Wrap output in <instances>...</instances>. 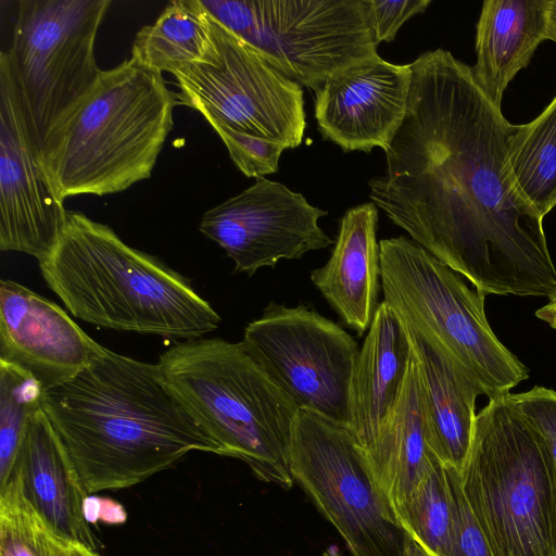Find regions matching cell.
I'll return each mask as SVG.
<instances>
[{
	"label": "cell",
	"mask_w": 556,
	"mask_h": 556,
	"mask_svg": "<svg viewBox=\"0 0 556 556\" xmlns=\"http://www.w3.org/2000/svg\"><path fill=\"white\" fill-rule=\"evenodd\" d=\"M242 342L299 408L349 426L359 350L342 327L306 305L271 301L248 324Z\"/></svg>",
	"instance_id": "cell-12"
},
{
	"label": "cell",
	"mask_w": 556,
	"mask_h": 556,
	"mask_svg": "<svg viewBox=\"0 0 556 556\" xmlns=\"http://www.w3.org/2000/svg\"><path fill=\"white\" fill-rule=\"evenodd\" d=\"M42 395L30 374L0 361V489L14 470L30 417L42 408Z\"/></svg>",
	"instance_id": "cell-26"
},
{
	"label": "cell",
	"mask_w": 556,
	"mask_h": 556,
	"mask_svg": "<svg viewBox=\"0 0 556 556\" xmlns=\"http://www.w3.org/2000/svg\"><path fill=\"white\" fill-rule=\"evenodd\" d=\"M413 349L400 316L379 303L359 350L350 388L349 428L362 454L374 443L402 394Z\"/></svg>",
	"instance_id": "cell-17"
},
{
	"label": "cell",
	"mask_w": 556,
	"mask_h": 556,
	"mask_svg": "<svg viewBox=\"0 0 556 556\" xmlns=\"http://www.w3.org/2000/svg\"><path fill=\"white\" fill-rule=\"evenodd\" d=\"M212 127L224 142L235 165L244 176L260 178L278 170L279 159L287 150L282 143L220 125Z\"/></svg>",
	"instance_id": "cell-28"
},
{
	"label": "cell",
	"mask_w": 556,
	"mask_h": 556,
	"mask_svg": "<svg viewBox=\"0 0 556 556\" xmlns=\"http://www.w3.org/2000/svg\"><path fill=\"white\" fill-rule=\"evenodd\" d=\"M156 364L219 455L242 460L261 481L292 488L289 447L299 407L242 341H184Z\"/></svg>",
	"instance_id": "cell-4"
},
{
	"label": "cell",
	"mask_w": 556,
	"mask_h": 556,
	"mask_svg": "<svg viewBox=\"0 0 556 556\" xmlns=\"http://www.w3.org/2000/svg\"><path fill=\"white\" fill-rule=\"evenodd\" d=\"M362 456L374 482L396 515L440 460L428 441L424 396L414 354L395 408Z\"/></svg>",
	"instance_id": "cell-22"
},
{
	"label": "cell",
	"mask_w": 556,
	"mask_h": 556,
	"mask_svg": "<svg viewBox=\"0 0 556 556\" xmlns=\"http://www.w3.org/2000/svg\"><path fill=\"white\" fill-rule=\"evenodd\" d=\"M404 325L419 371L429 445L443 465L462 471L472 441L476 399L484 392L433 339Z\"/></svg>",
	"instance_id": "cell-20"
},
{
	"label": "cell",
	"mask_w": 556,
	"mask_h": 556,
	"mask_svg": "<svg viewBox=\"0 0 556 556\" xmlns=\"http://www.w3.org/2000/svg\"><path fill=\"white\" fill-rule=\"evenodd\" d=\"M14 468L26 498L49 527L96 549L86 509L88 494L42 408L29 419Z\"/></svg>",
	"instance_id": "cell-18"
},
{
	"label": "cell",
	"mask_w": 556,
	"mask_h": 556,
	"mask_svg": "<svg viewBox=\"0 0 556 556\" xmlns=\"http://www.w3.org/2000/svg\"><path fill=\"white\" fill-rule=\"evenodd\" d=\"M397 517L430 556H450L452 504L445 467L440 460L418 483Z\"/></svg>",
	"instance_id": "cell-25"
},
{
	"label": "cell",
	"mask_w": 556,
	"mask_h": 556,
	"mask_svg": "<svg viewBox=\"0 0 556 556\" xmlns=\"http://www.w3.org/2000/svg\"><path fill=\"white\" fill-rule=\"evenodd\" d=\"M111 0H22L9 70L30 141L41 157L55 134L100 81L97 33Z\"/></svg>",
	"instance_id": "cell-8"
},
{
	"label": "cell",
	"mask_w": 556,
	"mask_h": 556,
	"mask_svg": "<svg viewBox=\"0 0 556 556\" xmlns=\"http://www.w3.org/2000/svg\"><path fill=\"white\" fill-rule=\"evenodd\" d=\"M56 535L26 498L14 468L0 489V556H49Z\"/></svg>",
	"instance_id": "cell-27"
},
{
	"label": "cell",
	"mask_w": 556,
	"mask_h": 556,
	"mask_svg": "<svg viewBox=\"0 0 556 556\" xmlns=\"http://www.w3.org/2000/svg\"><path fill=\"white\" fill-rule=\"evenodd\" d=\"M102 349L54 302L0 281V361L30 374L43 392L72 380Z\"/></svg>",
	"instance_id": "cell-16"
},
{
	"label": "cell",
	"mask_w": 556,
	"mask_h": 556,
	"mask_svg": "<svg viewBox=\"0 0 556 556\" xmlns=\"http://www.w3.org/2000/svg\"><path fill=\"white\" fill-rule=\"evenodd\" d=\"M64 201L54 193L0 59V249L39 261L58 243L66 223Z\"/></svg>",
	"instance_id": "cell-14"
},
{
	"label": "cell",
	"mask_w": 556,
	"mask_h": 556,
	"mask_svg": "<svg viewBox=\"0 0 556 556\" xmlns=\"http://www.w3.org/2000/svg\"><path fill=\"white\" fill-rule=\"evenodd\" d=\"M323 556H343L337 546L331 545L324 551Z\"/></svg>",
	"instance_id": "cell-35"
},
{
	"label": "cell",
	"mask_w": 556,
	"mask_h": 556,
	"mask_svg": "<svg viewBox=\"0 0 556 556\" xmlns=\"http://www.w3.org/2000/svg\"><path fill=\"white\" fill-rule=\"evenodd\" d=\"M378 207L374 202L349 208L342 216L328 262L311 271V280L358 334L369 329L381 287Z\"/></svg>",
	"instance_id": "cell-19"
},
{
	"label": "cell",
	"mask_w": 556,
	"mask_h": 556,
	"mask_svg": "<svg viewBox=\"0 0 556 556\" xmlns=\"http://www.w3.org/2000/svg\"><path fill=\"white\" fill-rule=\"evenodd\" d=\"M220 62L178 71L177 103L202 114L211 126L298 148L306 119L303 87L265 55L216 21Z\"/></svg>",
	"instance_id": "cell-11"
},
{
	"label": "cell",
	"mask_w": 556,
	"mask_h": 556,
	"mask_svg": "<svg viewBox=\"0 0 556 556\" xmlns=\"http://www.w3.org/2000/svg\"><path fill=\"white\" fill-rule=\"evenodd\" d=\"M52 556H101L94 548L84 543L62 539L54 548Z\"/></svg>",
	"instance_id": "cell-32"
},
{
	"label": "cell",
	"mask_w": 556,
	"mask_h": 556,
	"mask_svg": "<svg viewBox=\"0 0 556 556\" xmlns=\"http://www.w3.org/2000/svg\"><path fill=\"white\" fill-rule=\"evenodd\" d=\"M410 80V63L378 53L334 72L316 91L318 130L343 151H386L405 117Z\"/></svg>",
	"instance_id": "cell-15"
},
{
	"label": "cell",
	"mask_w": 556,
	"mask_h": 556,
	"mask_svg": "<svg viewBox=\"0 0 556 556\" xmlns=\"http://www.w3.org/2000/svg\"><path fill=\"white\" fill-rule=\"evenodd\" d=\"M405 556H430L426 549L415 541L410 535L407 542Z\"/></svg>",
	"instance_id": "cell-34"
},
{
	"label": "cell",
	"mask_w": 556,
	"mask_h": 556,
	"mask_svg": "<svg viewBox=\"0 0 556 556\" xmlns=\"http://www.w3.org/2000/svg\"><path fill=\"white\" fill-rule=\"evenodd\" d=\"M327 215L303 194L266 179L206 211L200 231L222 247L235 263V273L255 274L280 260L301 258L327 248L333 240L319 227Z\"/></svg>",
	"instance_id": "cell-13"
},
{
	"label": "cell",
	"mask_w": 556,
	"mask_h": 556,
	"mask_svg": "<svg viewBox=\"0 0 556 556\" xmlns=\"http://www.w3.org/2000/svg\"><path fill=\"white\" fill-rule=\"evenodd\" d=\"M131 58L172 75L194 65L217 66L220 53L216 20L201 0H174L153 24L137 33Z\"/></svg>",
	"instance_id": "cell-23"
},
{
	"label": "cell",
	"mask_w": 556,
	"mask_h": 556,
	"mask_svg": "<svg viewBox=\"0 0 556 556\" xmlns=\"http://www.w3.org/2000/svg\"><path fill=\"white\" fill-rule=\"evenodd\" d=\"M551 0H486L477 24L476 85L501 109L504 91L548 39Z\"/></svg>",
	"instance_id": "cell-21"
},
{
	"label": "cell",
	"mask_w": 556,
	"mask_h": 556,
	"mask_svg": "<svg viewBox=\"0 0 556 556\" xmlns=\"http://www.w3.org/2000/svg\"><path fill=\"white\" fill-rule=\"evenodd\" d=\"M289 468L351 556H405L409 534L374 482L350 428L299 408Z\"/></svg>",
	"instance_id": "cell-10"
},
{
	"label": "cell",
	"mask_w": 556,
	"mask_h": 556,
	"mask_svg": "<svg viewBox=\"0 0 556 556\" xmlns=\"http://www.w3.org/2000/svg\"><path fill=\"white\" fill-rule=\"evenodd\" d=\"M42 409L88 495L134 486L192 451L219 455L165 386L157 364L103 346Z\"/></svg>",
	"instance_id": "cell-2"
},
{
	"label": "cell",
	"mask_w": 556,
	"mask_h": 556,
	"mask_svg": "<svg viewBox=\"0 0 556 556\" xmlns=\"http://www.w3.org/2000/svg\"><path fill=\"white\" fill-rule=\"evenodd\" d=\"M452 504L450 556H492L482 530L465 496L460 471L445 466Z\"/></svg>",
	"instance_id": "cell-29"
},
{
	"label": "cell",
	"mask_w": 556,
	"mask_h": 556,
	"mask_svg": "<svg viewBox=\"0 0 556 556\" xmlns=\"http://www.w3.org/2000/svg\"><path fill=\"white\" fill-rule=\"evenodd\" d=\"M549 301L546 305L539 308L535 313L536 317L549 324L556 329V290L548 296Z\"/></svg>",
	"instance_id": "cell-33"
},
{
	"label": "cell",
	"mask_w": 556,
	"mask_h": 556,
	"mask_svg": "<svg viewBox=\"0 0 556 556\" xmlns=\"http://www.w3.org/2000/svg\"><path fill=\"white\" fill-rule=\"evenodd\" d=\"M492 556H556V488L544 441L510 393L475 420L460 471Z\"/></svg>",
	"instance_id": "cell-6"
},
{
	"label": "cell",
	"mask_w": 556,
	"mask_h": 556,
	"mask_svg": "<svg viewBox=\"0 0 556 556\" xmlns=\"http://www.w3.org/2000/svg\"><path fill=\"white\" fill-rule=\"evenodd\" d=\"M508 163L518 192L543 218L556 206V97L532 122L515 125Z\"/></svg>",
	"instance_id": "cell-24"
},
{
	"label": "cell",
	"mask_w": 556,
	"mask_h": 556,
	"mask_svg": "<svg viewBox=\"0 0 556 556\" xmlns=\"http://www.w3.org/2000/svg\"><path fill=\"white\" fill-rule=\"evenodd\" d=\"M176 104L162 73L131 56L103 71L41 157L56 197L118 193L150 178Z\"/></svg>",
	"instance_id": "cell-5"
},
{
	"label": "cell",
	"mask_w": 556,
	"mask_h": 556,
	"mask_svg": "<svg viewBox=\"0 0 556 556\" xmlns=\"http://www.w3.org/2000/svg\"><path fill=\"white\" fill-rule=\"evenodd\" d=\"M510 396L542 437L556 488V391L534 387L527 392L510 394Z\"/></svg>",
	"instance_id": "cell-30"
},
{
	"label": "cell",
	"mask_w": 556,
	"mask_h": 556,
	"mask_svg": "<svg viewBox=\"0 0 556 556\" xmlns=\"http://www.w3.org/2000/svg\"><path fill=\"white\" fill-rule=\"evenodd\" d=\"M38 263L72 315L91 325L182 342L219 326L186 277L81 212L67 211L58 243Z\"/></svg>",
	"instance_id": "cell-3"
},
{
	"label": "cell",
	"mask_w": 556,
	"mask_h": 556,
	"mask_svg": "<svg viewBox=\"0 0 556 556\" xmlns=\"http://www.w3.org/2000/svg\"><path fill=\"white\" fill-rule=\"evenodd\" d=\"M379 248L383 302L443 348L489 400L509 394L529 377L491 329L485 295L412 239H382Z\"/></svg>",
	"instance_id": "cell-7"
},
{
	"label": "cell",
	"mask_w": 556,
	"mask_h": 556,
	"mask_svg": "<svg viewBox=\"0 0 556 556\" xmlns=\"http://www.w3.org/2000/svg\"><path fill=\"white\" fill-rule=\"evenodd\" d=\"M431 0H370V16L377 45L394 40L401 26L424 12Z\"/></svg>",
	"instance_id": "cell-31"
},
{
	"label": "cell",
	"mask_w": 556,
	"mask_h": 556,
	"mask_svg": "<svg viewBox=\"0 0 556 556\" xmlns=\"http://www.w3.org/2000/svg\"><path fill=\"white\" fill-rule=\"evenodd\" d=\"M412 66L405 117L369 198L417 244L483 295L556 290L543 218L511 177L507 122L450 51Z\"/></svg>",
	"instance_id": "cell-1"
},
{
	"label": "cell",
	"mask_w": 556,
	"mask_h": 556,
	"mask_svg": "<svg viewBox=\"0 0 556 556\" xmlns=\"http://www.w3.org/2000/svg\"><path fill=\"white\" fill-rule=\"evenodd\" d=\"M201 1L277 70L316 91L334 72L378 53L370 0Z\"/></svg>",
	"instance_id": "cell-9"
}]
</instances>
